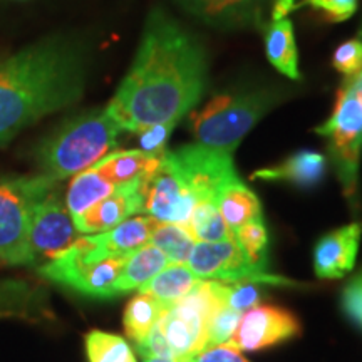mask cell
Instances as JSON below:
<instances>
[{
	"label": "cell",
	"instance_id": "1",
	"mask_svg": "<svg viewBox=\"0 0 362 362\" xmlns=\"http://www.w3.org/2000/svg\"><path fill=\"white\" fill-rule=\"evenodd\" d=\"M205 83L202 45L166 13L153 12L133 66L106 110L131 133L178 123L200 101Z\"/></svg>",
	"mask_w": 362,
	"mask_h": 362
},
{
	"label": "cell",
	"instance_id": "2",
	"mask_svg": "<svg viewBox=\"0 0 362 362\" xmlns=\"http://www.w3.org/2000/svg\"><path fill=\"white\" fill-rule=\"evenodd\" d=\"M84 64L64 40H42L0 62V144L83 96Z\"/></svg>",
	"mask_w": 362,
	"mask_h": 362
},
{
	"label": "cell",
	"instance_id": "3",
	"mask_svg": "<svg viewBox=\"0 0 362 362\" xmlns=\"http://www.w3.org/2000/svg\"><path fill=\"white\" fill-rule=\"evenodd\" d=\"M121 128L107 110L90 111L67 121L39 148L44 173L56 181L90 168L117 144Z\"/></svg>",
	"mask_w": 362,
	"mask_h": 362
},
{
	"label": "cell",
	"instance_id": "4",
	"mask_svg": "<svg viewBox=\"0 0 362 362\" xmlns=\"http://www.w3.org/2000/svg\"><path fill=\"white\" fill-rule=\"evenodd\" d=\"M315 133L327 139L342 192L352 205L357 200V180L362 153V71L346 78L337 93L332 116Z\"/></svg>",
	"mask_w": 362,
	"mask_h": 362
},
{
	"label": "cell",
	"instance_id": "5",
	"mask_svg": "<svg viewBox=\"0 0 362 362\" xmlns=\"http://www.w3.org/2000/svg\"><path fill=\"white\" fill-rule=\"evenodd\" d=\"M57 183L47 175L0 178V262L33 265L27 242L30 216Z\"/></svg>",
	"mask_w": 362,
	"mask_h": 362
},
{
	"label": "cell",
	"instance_id": "6",
	"mask_svg": "<svg viewBox=\"0 0 362 362\" xmlns=\"http://www.w3.org/2000/svg\"><path fill=\"white\" fill-rule=\"evenodd\" d=\"M272 94L255 93L230 96L220 94L193 116L192 129L194 138L203 146L223 149L232 153L245 134L270 110Z\"/></svg>",
	"mask_w": 362,
	"mask_h": 362
},
{
	"label": "cell",
	"instance_id": "7",
	"mask_svg": "<svg viewBox=\"0 0 362 362\" xmlns=\"http://www.w3.org/2000/svg\"><path fill=\"white\" fill-rule=\"evenodd\" d=\"M187 265L200 280H215L221 284H272L280 287H297L296 280L280 277L253 267L245 259L233 240L221 242H197L189 253Z\"/></svg>",
	"mask_w": 362,
	"mask_h": 362
},
{
	"label": "cell",
	"instance_id": "8",
	"mask_svg": "<svg viewBox=\"0 0 362 362\" xmlns=\"http://www.w3.org/2000/svg\"><path fill=\"white\" fill-rule=\"evenodd\" d=\"M197 203L198 197L166 151L160 166L144 180L143 214L163 223L187 225Z\"/></svg>",
	"mask_w": 362,
	"mask_h": 362
},
{
	"label": "cell",
	"instance_id": "9",
	"mask_svg": "<svg viewBox=\"0 0 362 362\" xmlns=\"http://www.w3.org/2000/svg\"><path fill=\"white\" fill-rule=\"evenodd\" d=\"M81 237L66 203L56 189L37 203L30 216L29 250L33 265H44L66 252Z\"/></svg>",
	"mask_w": 362,
	"mask_h": 362
},
{
	"label": "cell",
	"instance_id": "10",
	"mask_svg": "<svg viewBox=\"0 0 362 362\" xmlns=\"http://www.w3.org/2000/svg\"><path fill=\"white\" fill-rule=\"evenodd\" d=\"M126 259L128 257H116L94 264H84L66 250L56 259L40 265L39 274L51 282L64 285L83 296L111 298L117 297L116 280Z\"/></svg>",
	"mask_w": 362,
	"mask_h": 362
},
{
	"label": "cell",
	"instance_id": "11",
	"mask_svg": "<svg viewBox=\"0 0 362 362\" xmlns=\"http://www.w3.org/2000/svg\"><path fill=\"white\" fill-rule=\"evenodd\" d=\"M168 156L198 197V202L216 200L226 181L237 176L232 153L223 149L198 143L168 151Z\"/></svg>",
	"mask_w": 362,
	"mask_h": 362
},
{
	"label": "cell",
	"instance_id": "12",
	"mask_svg": "<svg viewBox=\"0 0 362 362\" xmlns=\"http://www.w3.org/2000/svg\"><path fill=\"white\" fill-rule=\"evenodd\" d=\"M155 225L156 220L151 216L134 215L107 232L79 237L67 252L84 264L128 257L146 245Z\"/></svg>",
	"mask_w": 362,
	"mask_h": 362
},
{
	"label": "cell",
	"instance_id": "13",
	"mask_svg": "<svg viewBox=\"0 0 362 362\" xmlns=\"http://www.w3.org/2000/svg\"><path fill=\"white\" fill-rule=\"evenodd\" d=\"M300 330V322L292 312L275 305H257L242 315L237 332L226 346L237 351H262L291 341Z\"/></svg>",
	"mask_w": 362,
	"mask_h": 362
},
{
	"label": "cell",
	"instance_id": "14",
	"mask_svg": "<svg viewBox=\"0 0 362 362\" xmlns=\"http://www.w3.org/2000/svg\"><path fill=\"white\" fill-rule=\"evenodd\" d=\"M144 180L146 178L117 187L110 197L93 205L84 214L72 218L78 232L81 235L103 233L123 223L131 216L143 214Z\"/></svg>",
	"mask_w": 362,
	"mask_h": 362
},
{
	"label": "cell",
	"instance_id": "15",
	"mask_svg": "<svg viewBox=\"0 0 362 362\" xmlns=\"http://www.w3.org/2000/svg\"><path fill=\"white\" fill-rule=\"evenodd\" d=\"M362 225L349 223L325 233L314 248V270L319 279H342L354 269Z\"/></svg>",
	"mask_w": 362,
	"mask_h": 362
},
{
	"label": "cell",
	"instance_id": "16",
	"mask_svg": "<svg viewBox=\"0 0 362 362\" xmlns=\"http://www.w3.org/2000/svg\"><path fill=\"white\" fill-rule=\"evenodd\" d=\"M325 168H327V160L324 155L304 149V151H298L287 158L277 166L255 171L252 175V180L288 181L300 188H310L320 183L325 175Z\"/></svg>",
	"mask_w": 362,
	"mask_h": 362
},
{
	"label": "cell",
	"instance_id": "17",
	"mask_svg": "<svg viewBox=\"0 0 362 362\" xmlns=\"http://www.w3.org/2000/svg\"><path fill=\"white\" fill-rule=\"evenodd\" d=\"M163 155H153L143 149L112 151L101 161H98L94 168L106 176L115 187H123L131 181L148 178L160 166Z\"/></svg>",
	"mask_w": 362,
	"mask_h": 362
},
{
	"label": "cell",
	"instance_id": "18",
	"mask_svg": "<svg viewBox=\"0 0 362 362\" xmlns=\"http://www.w3.org/2000/svg\"><path fill=\"white\" fill-rule=\"evenodd\" d=\"M216 206L232 233L240 226L264 218L260 200L250 188L245 187L238 175L226 181L223 188L220 189L216 197Z\"/></svg>",
	"mask_w": 362,
	"mask_h": 362
},
{
	"label": "cell",
	"instance_id": "19",
	"mask_svg": "<svg viewBox=\"0 0 362 362\" xmlns=\"http://www.w3.org/2000/svg\"><path fill=\"white\" fill-rule=\"evenodd\" d=\"M170 265V260L160 248H156L151 243H146L141 248L128 255L123 269L116 280V292L117 296L121 293L133 292L136 288L143 287L144 284L149 282L155 275Z\"/></svg>",
	"mask_w": 362,
	"mask_h": 362
},
{
	"label": "cell",
	"instance_id": "20",
	"mask_svg": "<svg viewBox=\"0 0 362 362\" xmlns=\"http://www.w3.org/2000/svg\"><path fill=\"white\" fill-rule=\"evenodd\" d=\"M265 51L270 64L275 69L293 81L300 79L293 27L287 17L285 19H274L267 25Z\"/></svg>",
	"mask_w": 362,
	"mask_h": 362
},
{
	"label": "cell",
	"instance_id": "21",
	"mask_svg": "<svg viewBox=\"0 0 362 362\" xmlns=\"http://www.w3.org/2000/svg\"><path fill=\"white\" fill-rule=\"evenodd\" d=\"M116 188L117 187H115L106 176L99 173L94 166H90V168L72 176L64 203L72 218H76L93 205L110 197Z\"/></svg>",
	"mask_w": 362,
	"mask_h": 362
},
{
	"label": "cell",
	"instance_id": "22",
	"mask_svg": "<svg viewBox=\"0 0 362 362\" xmlns=\"http://www.w3.org/2000/svg\"><path fill=\"white\" fill-rule=\"evenodd\" d=\"M200 282L187 264H170L138 291L148 293L165 305L175 304Z\"/></svg>",
	"mask_w": 362,
	"mask_h": 362
},
{
	"label": "cell",
	"instance_id": "23",
	"mask_svg": "<svg viewBox=\"0 0 362 362\" xmlns=\"http://www.w3.org/2000/svg\"><path fill=\"white\" fill-rule=\"evenodd\" d=\"M165 304L158 302L156 298L148 296V293L139 292L138 296L131 298L129 304L124 309L123 324L126 336L134 342V346L141 344L148 337V334L151 332V329L160 320V315L165 310Z\"/></svg>",
	"mask_w": 362,
	"mask_h": 362
},
{
	"label": "cell",
	"instance_id": "24",
	"mask_svg": "<svg viewBox=\"0 0 362 362\" xmlns=\"http://www.w3.org/2000/svg\"><path fill=\"white\" fill-rule=\"evenodd\" d=\"M148 243L160 248L170 260V264H187L197 238L193 237L187 225L156 221Z\"/></svg>",
	"mask_w": 362,
	"mask_h": 362
},
{
	"label": "cell",
	"instance_id": "25",
	"mask_svg": "<svg viewBox=\"0 0 362 362\" xmlns=\"http://www.w3.org/2000/svg\"><path fill=\"white\" fill-rule=\"evenodd\" d=\"M187 226L197 242H221L233 240V233L220 215L216 200H202L194 205Z\"/></svg>",
	"mask_w": 362,
	"mask_h": 362
},
{
	"label": "cell",
	"instance_id": "26",
	"mask_svg": "<svg viewBox=\"0 0 362 362\" xmlns=\"http://www.w3.org/2000/svg\"><path fill=\"white\" fill-rule=\"evenodd\" d=\"M89 362H138L123 337L104 330H90L84 339Z\"/></svg>",
	"mask_w": 362,
	"mask_h": 362
},
{
	"label": "cell",
	"instance_id": "27",
	"mask_svg": "<svg viewBox=\"0 0 362 362\" xmlns=\"http://www.w3.org/2000/svg\"><path fill=\"white\" fill-rule=\"evenodd\" d=\"M233 242L253 267L267 270L269 267V233L264 218L250 221L233 232Z\"/></svg>",
	"mask_w": 362,
	"mask_h": 362
},
{
	"label": "cell",
	"instance_id": "28",
	"mask_svg": "<svg viewBox=\"0 0 362 362\" xmlns=\"http://www.w3.org/2000/svg\"><path fill=\"white\" fill-rule=\"evenodd\" d=\"M242 312L232 309L230 305H223L220 310H216L210 324H208L206 349L214 346H226L232 341L240 320H242Z\"/></svg>",
	"mask_w": 362,
	"mask_h": 362
},
{
	"label": "cell",
	"instance_id": "29",
	"mask_svg": "<svg viewBox=\"0 0 362 362\" xmlns=\"http://www.w3.org/2000/svg\"><path fill=\"white\" fill-rule=\"evenodd\" d=\"M334 69L346 78H352L362 71V40L351 39L339 45L332 57Z\"/></svg>",
	"mask_w": 362,
	"mask_h": 362
},
{
	"label": "cell",
	"instance_id": "30",
	"mask_svg": "<svg viewBox=\"0 0 362 362\" xmlns=\"http://www.w3.org/2000/svg\"><path fill=\"white\" fill-rule=\"evenodd\" d=\"M302 6L320 11L330 22H342L354 16L357 0H302L300 4H296V8Z\"/></svg>",
	"mask_w": 362,
	"mask_h": 362
},
{
	"label": "cell",
	"instance_id": "31",
	"mask_svg": "<svg viewBox=\"0 0 362 362\" xmlns=\"http://www.w3.org/2000/svg\"><path fill=\"white\" fill-rule=\"evenodd\" d=\"M175 126V121H170V123H160L139 131V146H141L139 149L153 153V155H163L166 151V143H168Z\"/></svg>",
	"mask_w": 362,
	"mask_h": 362
},
{
	"label": "cell",
	"instance_id": "32",
	"mask_svg": "<svg viewBox=\"0 0 362 362\" xmlns=\"http://www.w3.org/2000/svg\"><path fill=\"white\" fill-rule=\"evenodd\" d=\"M260 302V291L252 282L228 284L226 293V305L245 314V310L253 309Z\"/></svg>",
	"mask_w": 362,
	"mask_h": 362
},
{
	"label": "cell",
	"instance_id": "33",
	"mask_svg": "<svg viewBox=\"0 0 362 362\" xmlns=\"http://www.w3.org/2000/svg\"><path fill=\"white\" fill-rule=\"evenodd\" d=\"M342 309L352 322L362 329V275L352 279V282L344 288Z\"/></svg>",
	"mask_w": 362,
	"mask_h": 362
},
{
	"label": "cell",
	"instance_id": "34",
	"mask_svg": "<svg viewBox=\"0 0 362 362\" xmlns=\"http://www.w3.org/2000/svg\"><path fill=\"white\" fill-rule=\"evenodd\" d=\"M136 349H138L143 359H146V357H175L158 322L151 329V332L148 334V337L136 346Z\"/></svg>",
	"mask_w": 362,
	"mask_h": 362
},
{
	"label": "cell",
	"instance_id": "35",
	"mask_svg": "<svg viewBox=\"0 0 362 362\" xmlns=\"http://www.w3.org/2000/svg\"><path fill=\"white\" fill-rule=\"evenodd\" d=\"M194 362H250L240 354V351L228 346H214L193 357Z\"/></svg>",
	"mask_w": 362,
	"mask_h": 362
},
{
	"label": "cell",
	"instance_id": "36",
	"mask_svg": "<svg viewBox=\"0 0 362 362\" xmlns=\"http://www.w3.org/2000/svg\"><path fill=\"white\" fill-rule=\"evenodd\" d=\"M197 4V7L205 13H220L226 11V8H232L238 4H243L245 0H193Z\"/></svg>",
	"mask_w": 362,
	"mask_h": 362
},
{
	"label": "cell",
	"instance_id": "37",
	"mask_svg": "<svg viewBox=\"0 0 362 362\" xmlns=\"http://www.w3.org/2000/svg\"><path fill=\"white\" fill-rule=\"evenodd\" d=\"M296 8L293 0H277L274 6V12H272V19H285L288 12Z\"/></svg>",
	"mask_w": 362,
	"mask_h": 362
},
{
	"label": "cell",
	"instance_id": "38",
	"mask_svg": "<svg viewBox=\"0 0 362 362\" xmlns=\"http://www.w3.org/2000/svg\"><path fill=\"white\" fill-rule=\"evenodd\" d=\"M144 362H176L175 357H146Z\"/></svg>",
	"mask_w": 362,
	"mask_h": 362
},
{
	"label": "cell",
	"instance_id": "39",
	"mask_svg": "<svg viewBox=\"0 0 362 362\" xmlns=\"http://www.w3.org/2000/svg\"><path fill=\"white\" fill-rule=\"evenodd\" d=\"M176 362H194L193 357H187V359H176Z\"/></svg>",
	"mask_w": 362,
	"mask_h": 362
},
{
	"label": "cell",
	"instance_id": "40",
	"mask_svg": "<svg viewBox=\"0 0 362 362\" xmlns=\"http://www.w3.org/2000/svg\"><path fill=\"white\" fill-rule=\"evenodd\" d=\"M361 275H362V274H361Z\"/></svg>",
	"mask_w": 362,
	"mask_h": 362
}]
</instances>
